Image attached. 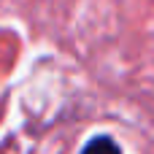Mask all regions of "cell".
Masks as SVG:
<instances>
[{
  "label": "cell",
  "mask_w": 154,
  "mask_h": 154,
  "mask_svg": "<svg viewBox=\"0 0 154 154\" xmlns=\"http://www.w3.org/2000/svg\"><path fill=\"white\" fill-rule=\"evenodd\" d=\"M81 154H122L119 152V146H116V141L114 138H108V135H97V138H92Z\"/></svg>",
  "instance_id": "6da1fadb"
}]
</instances>
